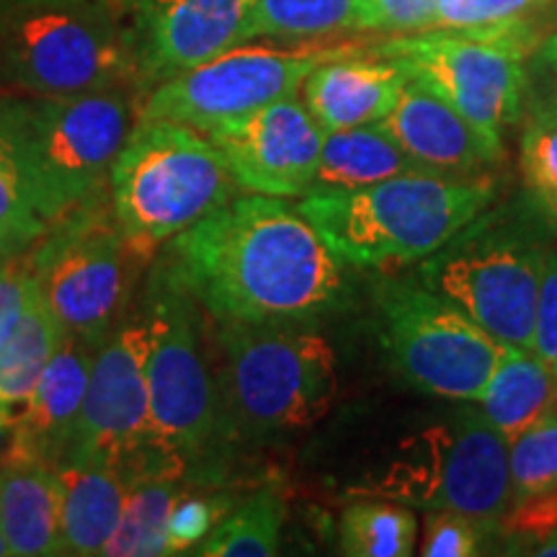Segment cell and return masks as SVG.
Listing matches in <instances>:
<instances>
[{
  "label": "cell",
  "instance_id": "cell-1",
  "mask_svg": "<svg viewBox=\"0 0 557 557\" xmlns=\"http://www.w3.org/2000/svg\"><path fill=\"white\" fill-rule=\"evenodd\" d=\"M214 320H310L344 302V261L282 197L250 194L169 243L160 263Z\"/></svg>",
  "mask_w": 557,
  "mask_h": 557
},
{
  "label": "cell",
  "instance_id": "cell-2",
  "mask_svg": "<svg viewBox=\"0 0 557 557\" xmlns=\"http://www.w3.org/2000/svg\"><path fill=\"white\" fill-rule=\"evenodd\" d=\"M496 197L493 173L418 171L359 189L310 191L297 207L348 267L387 271L429 259Z\"/></svg>",
  "mask_w": 557,
  "mask_h": 557
},
{
  "label": "cell",
  "instance_id": "cell-3",
  "mask_svg": "<svg viewBox=\"0 0 557 557\" xmlns=\"http://www.w3.org/2000/svg\"><path fill=\"white\" fill-rule=\"evenodd\" d=\"M129 129L132 107L120 88L0 99V143L50 227L99 197Z\"/></svg>",
  "mask_w": 557,
  "mask_h": 557
},
{
  "label": "cell",
  "instance_id": "cell-4",
  "mask_svg": "<svg viewBox=\"0 0 557 557\" xmlns=\"http://www.w3.org/2000/svg\"><path fill=\"white\" fill-rule=\"evenodd\" d=\"M111 212L143 263L238 197L240 186L205 132L139 116L109 173Z\"/></svg>",
  "mask_w": 557,
  "mask_h": 557
},
{
  "label": "cell",
  "instance_id": "cell-5",
  "mask_svg": "<svg viewBox=\"0 0 557 557\" xmlns=\"http://www.w3.org/2000/svg\"><path fill=\"white\" fill-rule=\"evenodd\" d=\"M553 246L534 207H487L423 259L416 278L504 346L532 351L540 282Z\"/></svg>",
  "mask_w": 557,
  "mask_h": 557
},
{
  "label": "cell",
  "instance_id": "cell-6",
  "mask_svg": "<svg viewBox=\"0 0 557 557\" xmlns=\"http://www.w3.org/2000/svg\"><path fill=\"white\" fill-rule=\"evenodd\" d=\"M225 416L243 436L308 431L336 406L338 369L329 338L305 325L218 320Z\"/></svg>",
  "mask_w": 557,
  "mask_h": 557
},
{
  "label": "cell",
  "instance_id": "cell-7",
  "mask_svg": "<svg viewBox=\"0 0 557 557\" xmlns=\"http://www.w3.org/2000/svg\"><path fill=\"white\" fill-rule=\"evenodd\" d=\"M137 75L135 39L107 0H37L5 13L0 81L29 96L122 88Z\"/></svg>",
  "mask_w": 557,
  "mask_h": 557
},
{
  "label": "cell",
  "instance_id": "cell-8",
  "mask_svg": "<svg viewBox=\"0 0 557 557\" xmlns=\"http://www.w3.org/2000/svg\"><path fill=\"white\" fill-rule=\"evenodd\" d=\"M540 45L532 21L519 18L480 29L395 34L372 50L398 60L487 137L504 143L524 111L529 62Z\"/></svg>",
  "mask_w": 557,
  "mask_h": 557
},
{
  "label": "cell",
  "instance_id": "cell-9",
  "mask_svg": "<svg viewBox=\"0 0 557 557\" xmlns=\"http://www.w3.org/2000/svg\"><path fill=\"white\" fill-rule=\"evenodd\" d=\"M369 493L431 511L451 508L475 521L483 540L500 532L511 506L508 438L462 403L455 413L403 442L400 457Z\"/></svg>",
  "mask_w": 557,
  "mask_h": 557
},
{
  "label": "cell",
  "instance_id": "cell-10",
  "mask_svg": "<svg viewBox=\"0 0 557 557\" xmlns=\"http://www.w3.org/2000/svg\"><path fill=\"white\" fill-rule=\"evenodd\" d=\"M148 393L152 444L181 468L225 436V406L209 372L194 297L158 267L148 292Z\"/></svg>",
  "mask_w": 557,
  "mask_h": 557
},
{
  "label": "cell",
  "instance_id": "cell-11",
  "mask_svg": "<svg viewBox=\"0 0 557 557\" xmlns=\"http://www.w3.org/2000/svg\"><path fill=\"white\" fill-rule=\"evenodd\" d=\"M377 336L395 372L418 393L478 403L504 344L423 287L387 278L377 292Z\"/></svg>",
  "mask_w": 557,
  "mask_h": 557
},
{
  "label": "cell",
  "instance_id": "cell-12",
  "mask_svg": "<svg viewBox=\"0 0 557 557\" xmlns=\"http://www.w3.org/2000/svg\"><path fill=\"white\" fill-rule=\"evenodd\" d=\"M65 462L107 465L120 470L127 483L148 475L184 478V468L152 444L145 312L120 320L96 348L78 431Z\"/></svg>",
  "mask_w": 557,
  "mask_h": 557
},
{
  "label": "cell",
  "instance_id": "cell-13",
  "mask_svg": "<svg viewBox=\"0 0 557 557\" xmlns=\"http://www.w3.org/2000/svg\"><path fill=\"white\" fill-rule=\"evenodd\" d=\"M364 45H310L299 50L240 45L205 65L158 83L139 116L173 120L205 132L214 124L250 114L299 94L302 83L325 60L357 52Z\"/></svg>",
  "mask_w": 557,
  "mask_h": 557
},
{
  "label": "cell",
  "instance_id": "cell-14",
  "mask_svg": "<svg viewBox=\"0 0 557 557\" xmlns=\"http://www.w3.org/2000/svg\"><path fill=\"white\" fill-rule=\"evenodd\" d=\"M41 240L45 246L32 256V267L54 318L70 336L99 348L122 318L129 263H139L114 212L107 218L86 201L81 218L70 220L54 238Z\"/></svg>",
  "mask_w": 557,
  "mask_h": 557
},
{
  "label": "cell",
  "instance_id": "cell-15",
  "mask_svg": "<svg viewBox=\"0 0 557 557\" xmlns=\"http://www.w3.org/2000/svg\"><path fill=\"white\" fill-rule=\"evenodd\" d=\"M205 135L240 189L282 199L315 189L325 132L299 94L214 124Z\"/></svg>",
  "mask_w": 557,
  "mask_h": 557
},
{
  "label": "cell",
  "instance_id": "cell-16",
  "mask_svg": "<svg viewBox=\"0 0 557 557\" xmlns=\"http://www.w3.org/2000/svg\"><path fill=\"white\" fill-rule=\"evenodd\" d=\"M253 0H139L135 39L137 78L145 86L246 45V21Z\"/></svg>",
  "mask_w": 557,
  "mask_h": 557
},
{
  "label": "cell",
  "instance_id": "cell-17",
  "mask_svg": "<svg viewBox=\"0 0 557 557\" xmlns=\"http://www.w3.org/2000/svg\"><path fill=\"white\" fill-rule=\"evenodd\" d=\"M96 348L65 333L11 423L5 462L60 468L73 447Z\"/></svg>",
  "mask_w": 557,
  "mask_h": 557
},
{
  "label": "cell",
  "instance_id": "cell-18",
  "mask_svg": "<svg viewBox=\"0 0 557 557\" xmlns=\"http://www.w3.org/2000/svg\"><path fill=\"white\" fill-rule=\"evenodd\" d=\"M382 122L410 156L434 171L491 173L506 158L504 143L487 137L416 75H408L398 103Z\"/></svg>",
  "mask_w": 557,
  "mask_h": 557
},
{
  "label": "cell",
  "instance_id": "cell-19",
  "mask_svg": "<svg viewBox=\"0 0 557 557\" xmlns=\"http://www.w3.org/2000/svg\"><path fill=\"white\" fill-rule=\"evenodd\" d=\"M408 75L398 60L364 45L312 70L299 88V99L329 135L385 120L398 103Z\"/></svg>",
  "mask_w": 557,
  "mask_h": 557
},
{
  "label": "cell",
  "instance_id": "cell-20",
  "mask_svg": "<svg viewBox=\"0 0 557 557\" xmlns=\"http://www.w3.org/2000/svg\"><path fill=\"white\" fill-rule=\"evenodd\" d=\"M60 555H103L120 527L127 478L107 465H60Z\"/></svg>",
  "mask_w": 557,
  "mask_h": 557
},
{
  "label": "cell",
  "instance_id": "cell-21",
  "mask_svg": "<svg viewBox=\"0 0 557 557\" xmlns=\"http://www.w3.org/2000/svg\"><path fill=\"white\" fill-rule=\"evenodd\" d=\"M0 532L16 557L60 555L58 470L0 459Z\"/></svg>",
  "mask_w": 557,
  "mask_h": 557
},
{
  "label": "cell",
  "instance_id": "cell-22",
  "mask_svg": "<svg viewBox=\"0 0 557 557\" xmlns=\"http://www.w3.org/2000/svg\"><path fill=\"white\" fill-rule=\"evenodd\" d=\"M434 171L410 156L385 122L329 132L320 152V169L312 191L359 189L403 173Z\"/></svg>",
  "mask_w": 557,
  "mask_h": 557
},
{
  "label": "cell",
  "instance_id": "cell-23",
  "mask_svg": "<svg viewBox=\"0 0 557 557\" xmlns=\"http://www.w3.org/2000/svg\"><path fill=\"white\" fill-rule=\"evenodd\" d=\"M34 269V267H32ZM65 336L34 271L24 312L0 346V418L13 423Z\"/></svg>",
  "mask_w": 557,
  "mask_h": 557
},
{
  "label": "cell",
  "instance_id": "cell-24",
  "mask_svg": "<svg viewBox=\"0 0 557 557\" xmlns=\"http://www.w3.org/2000/svg\"><path fill=\"white\" fill-rule=\"evenodd\" d=\"M557 400L555 369L529 348L504 346L478 408L508 442Z\"/></svg>",
  "mask_w": 557,
  "mask_h": 557
},
{
  "label": "cell",
  "instance_id": "cell-25",
  "mask_svg": "<svg viewBox=\"0 0 557 557\" xmlns=\"http://www.w3.org/2000/svg\"><path fill=\"white\" fill-rule=\"evenodd\" d=\"M519 165L527 189L557 220V73L534 52L519 120Z\"/></svg>",
  "mask_w": 557,
  "mask_h": 557
},
{
  "label": "cell",
  "instance_id": "cell-26",
  "mask_svg": "<svg viewBox=\"0 0 557 557\" xmlns=\"http://www.w3.org/2000/svg\"><path fill=\"white\" fill-rule=\"evenodd\" d=\"M178 496V478L148 475L132 480L120 527L103 549V557L169 555V519Z\"/></svg>",
  "mask_w": 557,
  "mask_h": 557
},
{
  "label": "cell",
  "instance_id": "cell-27",
  "mask_svg": "<svg viewBox=\"0 0 557 557\" xmlns=\"http://www.w3.org/2000/svg\"><path fill=\"white\" fill-rule=\"evenodd\" d=\"M359 32V0H253L246 45L253 39H323Z\"/></svg>",
  "mask_w": 557,
  "mask_h": 557
},
{
  "label": "cell",
  "instance_id": "cell-28",
  "mask_svg": "<svg viewBox=\"0 0 557 557\" xmlns=\"http://www.w3.org/2000/svg\"><path fill=\"white\" fill-rule=\"evenodd\" d=\"M416 513L393 498H361L338 521L341 553L351 557H410L416 553Z\"/></svg>",
  "mask_w": 557,
  "mask_h": 557
},
{
  "label": "cell",
  "instance_id": "cell-29",
  "mask_svg": "<svg viewBox=\"0 0 557 557\" xmlns=\"http://www.w3.org/2000/svg\"><path fill=\"white\" fill-rule=\"evenodd\" d=\"M284 500L276 491L263 487L246 504L220 519L194 555L201 557H271L282 547Z\"/></svg>",
  "mask_w": 557,
  "mask_h": 557
},
{
  "label": "cell",
  "instance_id": "cell-30",
  "mask_svg": "<svg viewBox=\"0 0 557 557\" xmlns=\"http://www.w3.org/2000/svg\"><path fill=\"white\" fill-rule=\"evenodd\" d=\"M511 504L557 493V400L508 442Z\"/></svg>",
  "mask_w": 557,
  "mask_h": 557
},
{
  "label": "cell",
  "instance_id": "cell-31",
  "mask_svg": "<svg viewBox=\"0 0 557 557\" xmlns=\"http://www.w3.org/2000/svg\"><path fill=\"white\" fill-rule=\"evenodd\" d=\"M50 222L39 214L9 148L0 143V261L21 259L45 238Z\"/></svg>",
  "mask_w": 557,
  "mask_h": 557
},
{
  "label": "cell",
  "instance_id": "cell-32",
  "mask_svg": "<svg viewBox=\"0 0 557 557\" xmlns=\"http://www.w3.org/2000/svg\"><path fill=\"white\" fill-rule=\"evenodd\" d=\"M547 3L549 0H436L429 29H480L508 24L529 18Z\"/></svg>",
  "mask_w": 557,
  "mask_h": 557
},
{
  "label": "cell",
  "instance_id": "cell-33",
  "mask_svg": "<svg viewBox=\"0 0 557 557\" xmlns=\"http://www.w3.org/2000/svg\"><path fill=\"white\" fill-rule=\"evenodd\" d=\"M475 521L451 508H431L423 517V540L418 553L426 557H470L483 547Z\"/></svg>",
  "mask_w": 557,
  "mask_h": 557
},
{
  "label": "cell",
  "instance_id": "cell-34",
  "mask_svg": "<svg viewBox=\"0 0 557 557\" xmlns=\"http://www.w3.org/2000/svg\"><path fill=\"white\" fill-rule=\"evenodd\" d=\"M227 504V498L178 496L169 519V555L191 553V547H199L225 517Z\"/></svg>",
  "mask_w": 557,
  "mask_h": 557
},
{
  "label": "cell",
  "instance_id": "cell-35",
  "mask_svg": "<svg viewBox=\"0 0 557 557\" xmlns=\"http://www.w3.org/2000/svg\"><path fill=\"white\" fill-rule=\"evenodd\" d=\"M434 11L436 0H359V32H426Z\"/></svg>",
  "mask_w": 557,
  "mask_h": 557
},
{
  "label": "cell",
  "instance_id": "cell-36",
  "mask_svg": "<svg viewBox=\"0 0 557 557\" xmlns=\"http://www.w3.org/2000/svg\"><path fill=\"white\" fill-rule=\"evenodd\" d=\"M532 351L549 367L557 364V246L549 248L542 271Z\"/></svg>",
  "mask_w": 557,
  "mask_h": 557
},
{
  "label": "cell",
  "instance_id": "cell-37",
  "mask_svg": "<svg viewBox=\"0 0 557 557\" xmlns=\"http://www.w3.org/2000/svg\"><path fill=\"white\" fill-rule=\"evenodd\" d=\"M32 278V261L9 259L0 263V346L9 338L13 325H16L21 312H24Z\"/></svg>",
  "mask_w": 557,
  "mask_h": 557
},
{
  "label": "cell",
  "instance_id": "cell-38",
  "mask_svg": "<svg viewBox=\"0 0 557 557\" xmlns=\"http://www.w3.org/2000/svg\"><path fill=\"white\" fill-rule=\"evenodd\" d=\"M537 52L549 62V65H553V70L557 73V34H549V37L540 45Z\"/></svg>",
  "mask_w": 557,
  "mask_h": 557
},
{
  "label": "cell",
  "instance_id": "cell-39",
  "mask_svg": "<svg viewBox=\"0 0 557 557\" xmlns=\"http://www.w3.org/2000/svg\"><path fill=\"white\" fill-rule=\"evenodd\" d=\"M534 553L542 555V557H557V527L547 534L545 540L534 545Z\"/></svg>",
  "mask_w": 557,
  "mask_h": 557
},
{
  "label": "cell",
  "instance_id": "cell-40",
  "mask_svg": "<svg viewBox=\"0 0 557 557\" xmlns=\"http://www.w3.org/2000/svg\"><path fill=\"white\" fill-rule=\"evenodd\" d=\"M29 3H37V0H0V11H13V9H21V5H29Z\"/></svg>",
  "mask_w": 557,
  "mask_h": 557
},
{
  "label": "cell",
  "instance_id": "cell-41",
  "mask_svg": "<svg viewBox=\"0 0 557 557\" xmlns=\"http://www.w3.org/2000/svg\"><path fill=\"white\" fill-rule=\"evenodd\" d=\"M9 434H11V423L0 418V451H3L5 444H9Z\"/></svg>",
  "mask_w": 557,
  "mask_h": 557
},
{
  "label": "cell",
  "instance_id": "cell-42",
  "mask_svg": "<svg viewBox=\"0 0 557 557\" xmlns=\"http://www.w3.org/2000/svg\"><path fill=\"white\" fill-rule=\"evenodd\" d=\"M11 549H9V542H5L3 532H0V557H9Z\"/></svg>",
  "mask_w": 557,
  "mask_h": 557
},
{
  "label": "cell",
  "instance_id": "cell-43",
  "mask_svg": "<svg viewBox=\"0 0 557 557\" xmlns=\"http://www.w3.org/2000/svg\"><path fill=\"white\" fill-rule=\"evenodd\" d=\"M553 369H555V382H557V364H555V367H553Z\"/></svg>",
  "mask_w": 557,
  "mask_h": 557
}]
</instances>
